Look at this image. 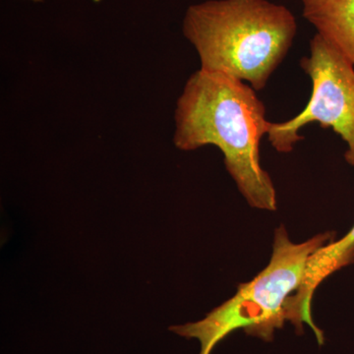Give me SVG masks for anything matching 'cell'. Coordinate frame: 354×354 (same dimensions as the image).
<instances>
[{"label":"cell","instance_id":"1","mask_svg":"<svg viewBox=\"0 0 354 354\" xmlns=\"http://www.w3.org/2000/svg\"><path fill=\"white\" fill-rule=\"evenodd\" d=\"M174 143L181 151L218 147L225 169L252 208L274 212L277 192L261 167L260 142L270 121L250 85L225 74L198 70L177 100Z\"/></svg>","mask_w":354,"mask_h":354},{"label":"cell","instance_id":"2","mask_svg":"<svg viewBox=\"0 0 354 354\" xmlns=\"http://www.w3.org/2000/svg\"><path fill=\"white\" fill-rule=\"evenodd\" d=\"M183 31L200 69L261 91L290 51L297 23L286 6L267 0H208L188 7Z\"/></svg>","mask_w":354,"mask_h":354},{"label":"cell","instance_id":"3","mask_svg":"<svg viewBox=\"0 0 354 354\" xmlns=\"http://www.w3.org/2000/svg\"><path fill=\"white\" fill-rule=\"evenodd\" d=\"M335 232H325L302 243L290 241L283 225L274 232L271 260L267 267L237 288L234 297L212 310L202 320L171 326L169 330L200 342L199 354H212L223 339L242 329L247 335L272 342L285 325L286 304L302 283L312 254L332 241Z\"/></svg>","mask_w":354,"mask_h":354},{"label":"cell","instance_id":"4","mask_svg":"<svg viewBox=\"0 0 354 354\" xmlns=\"http://www.w3.org/2000/svg\"><path fill=\"white\" fill-rule=\"evenodd\" d=\"M300 66L312 81L306 108L295 118L270 122L268 140L279 153H290L304 139L299 130L311 122L332 128L346 144L344 158L354 167V65L316 34L310 41V55Z\"/></svg>","mask_w":354,"mask_h":354},{"label":"cell","instance_id":"5","mask_svg":"<svg viewBox=\"0 0 354 354\" xmlns=\"http://www.w3.org/2000/svg\"><path fill=\"white\" fill-rule=\"evenodd\" d=\"M354 263V225L348 234L335 242H329L312 254L305 269L301 285L286 304V321H290L297 333L304 332L307 325L313 330L317 342L325 341L322 330L317 327L312 317V300L318 286L330 274Z\"/></svg>","mask_w":354,"mask_h":354},{"label":"cell","instance_id":"6","mask_svg":"<svg viewBox=\"0 0 354 354\" xmlns=\"http://www.w3.org/2000/svg\"><path fill=\"white\" fill-rule=\"evenodd\" d=\"M317 34L354 65V0H302Z\"/></svg>","mask_w":354,"mask_h":354},{"label":"cell","instance_id":"7","mask_svg":"<svg viewBox=\"0 0 354 354\" xmlns=\"http://www.w3.org/2000/svg\"><path fill=\"white\" fill-rule=\"evenodd\" d=\"M29 1H32V2H43V1H44V0H29Z\"/></svg>","mask_w":354,"mask_h":354}]
</instances>
